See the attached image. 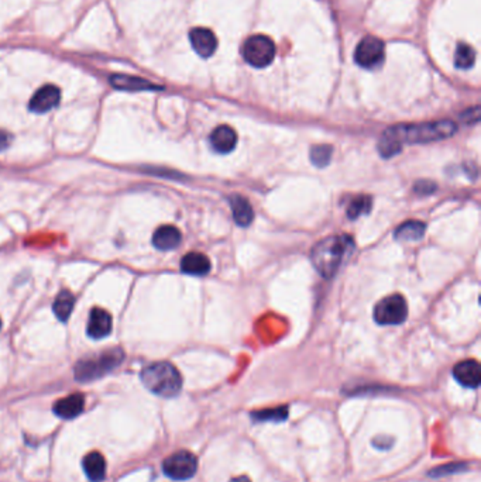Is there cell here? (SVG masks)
I'll return each mask as SVG.
<instances>
[{"mask_svg": "<svg viewBox=\"0 0 481 482\" xmlns=\"http://www.w3.org/2000/svg\"><path fill=\"white\" fill-rule=\"evenodd\" d=\"M457 126L450 120H439L419 124H400L390 127L378 142V151L390 158L398 154L404 144H423L452 137Z\"/></svg>", "mask_w": 481, "mask_h": 482, "instance_id": "cell-1", "label": "cell"}, {"mask_svg": "<svg viewBox=\"0 0 481 482\" xmlns=\"http://www.w3.org/2000/svg\"><path fill=\"white\" fill-rule=\"evenodd\" d=\"M355 250V243L350 236H331L319 241L310 251V260L316 271L324 278L336 275L342 264Z\"/></svg>", "mask_w": 481, "mask_h": 482, "instance_id": "cell-2", "label": "cell"}, {"mask_svg": "<svg viewBox=\"0 0 481 482\" xmlns=\"http://www.w3.org/2000/svg\"><path fill=\"white\" fill-rule=\"evenodd\" d=\"M144 387L163 398H174L181 392L183 377L180 371L170 363H154L141 371Z\"/></svg>", "mask_w": 481, "mask_h": 482, "instance_id": "cell-3", "label": "cell"}, {"mask_svg": "<svg viewBox=\"0 0 481 482\" xmlns=\"http://www.w3.org/2000/svg\"><path fill=\"white\" fill-rule=\"evenodd\" d=\"M124 360V353L120 349H110L98 356L84 359L75 366V380L79 382H91L99 380L117 368Z\"/></svg>", "mask_w": 481, "mask_h": 482, "instance_id": "cell-4", "label": "cell"}, {"mask_svg": "<svg viewBox=\"0 0 481 482\" xmlns=\"http://www.w3.org/2000/svg\"><path fill=\"white\" fill-rule=\"evenodd\" d=\"M242 55L249 65L254 68H265L275 58V44L267 36H251L243 43Z\"/></svg>", "mask_w": 481, "mask_h": 482, "instance_id": "cell-5", "label": "cell"}, {"mask_svg": "<svg viewBox=\"0 0 481 482\" xmlns=\"http://www.w3.org/2000/svg\"><path fill=\"white\" fill-rule=\"evenodd\" d=\"M408 316V304L404 296L391 295L380 300L374 307V320L378 325H401Z\"/></svg>", "mask_w": 481, "mask_h": 482, "instance_id": "cell-6", "label": "cell"}, {"mask_svg": "<svg viewBox=\"0 0 481 482\" xmlns=\"http://www.w3.org/2000/svg\"><path fill=\"white\" fill-rule=\"evenodd\" d=\"M197 469L198 460L192 453L187 450H181L171 454L163 462L164 474L176 481H185L192 478L197 474Z\"/></svg>", "mask_w": 481, "mask_h": 482, "instance_id": "cell-7", "label": "cell"}, {"mask_svg": "<svg viewBox=\"0 0 481 482\" xmlns=\"http://www.w3.org/2000/svg\"><path fill=\"white\" fill-rule=\"evenodd\" d=\"M386 57L384 43L374 36H366L355 50V61L364 69L378 68Z\"/></svg>", "mask_w": 481, "mask_h": 482, "instance_id": "cell-8", "label": "cell"}, {"mask_svg": "<svg viewBox=\"0 0 481 482\" xmlns=\"http://www.w3.org/2000/svg\"><path fill=\"white\" fill-rule=\"evenodd\" d=\"M61 100V91L55 85H44L30 100V110L34 113H47L57 107Z\"/></svg>", "mask_w": 481, "mask_h": 482, "instance_id": "cell-9", "label": "cell"}, {"mask_svg": "<svg viewBox=\"0 0 481 482\" xmlns=\"http://www.w3.org/2000/svg\"><path fill=\"white\" fill-rule=\"evenodd\" d=\"M190 41L194 51L202 58L212 57L218 48V39L215 33L205 27L192 29L190 33Z\"/></svg>", "mask_w": 481, "mask_h": 482, "instance_id": "cell-10", "label": "cell"}, {"mask_svg": "<svg viewBox=\"0 0 481 482\" xmlns=\"http://www.w3.org/2000/svg\"><path fill=\"white\" fill-rule=\"evenodd\" d=\"M88 335L89 337L99 340L105 339L112 333V316L102 307H93L88 319Z\"/></svg>", "mask_w": 481, "mask_h": 482, "instance_id": "cell-11", "label": "cell"}, {"mask_svg": "<svg viewBox=\"0 0 481 482\" xmlns=\"http://www.w3.org/2000/svg\"><path fill=\"white\" fill-rule=\"evenodd\" d=\"M453 375L456 381L466 388H477L481 382L480 364L474 360H466L456 364Z\"/></svg>", "mask_w": 481, "mask_h": 482, "instance_id": "cell-12", "label": "cell"}, {"mask_svg": "<svg viewBox=\"0 0 481 482\" xmlns=\"http://www.w3.org/2000/svg\"><path fill=\"white\" fill-rule=\"evenodd\" d=\"M85 408V398L81 394H72L54 403V413L61 419H75L82 413Z\"/></svg>", "mask_w": 481, "mask_h": 482, "instance_id": "cell-13", "label": "cell"}, {"mask_svg": "<svg viewBox=\"0 0 481 482\" xmlns=\"http://www.w3.org/2000/svg\"><path fill=\"white\" fill-rule=\"evenodd\" d=\"M209 140H211L212 148L216 152L229 154L230 151L235 149L237 144V134L229 126H219L212 131Z\"/></svg>", "mask_w": 481, "mask_h": 482, "instance_id": "cell-14", "label": "cell"}, {"mask_svg": "<svg viewBox=\"0 0 481 482\" xmlns=\"http://www.w3.org/2000/svg\"><path fill=\"white\" fill-rule=\"evenodd\" d=\"M183 234L174 226H162L158 227L152 236V244L157 250L170 251L177 248L181 244Z\"/></svg>", "mask_w": 481, "mask_h": 482, "instance_id": "cell-15", "label": "cell"}, {"mask_svg": "<svg viewBox=\"0 0 481 482\" xmlns=\"http://www.w3.org/2000/svg\"><path fill=\"white\" fill-rule=\"evenodd\" d=\"M110 85L117 91H127V92H141V91H159L162 86H157L150 81L143 78L129 76V75H112Z\"/></svg>", "mask_w": 481, "mask_h": 482, "instance_id": "cell-16", "label": "cell"}, {"mask_svg": "<svg viewBox=\"0 0 481 482\" xmlns=\"http://www.w3.org/2000/svg\"><path fill=\"white\" fill-rule=\"evenodd\" d=\"M82 467L88 479L92 482H102L106 476V461L105 457L98 451L86 454L82 461Z\"/></svg>", "mask_w": 481, "mask_h": 482, "instance_id": "cell-17", "label": "cell"}, {"mask_svg": "<svg viewBox=\"0 0 481 482\" xmlns=\"http://www.w3.org/2000/svg\"><path fill=\"white\" fill-rule=\"evenodd\" d=\"M181 271L194 276H204L211 271V261L201 253H190L181 260Z\"/></svg>", "mask_w": 481, "mask_h": 482, "instance_id": "cell-18", "label": "cell"}, {"mask_svg": "<svg viewBox=\"0 0 481 482\" xmlns=\"http://www.w3.org/2000/svg\"><path fill=\"white\" fill-rule=\"evenodd\" d=\"M229 203L232 208V215H233L235 222L242 227L250 226L254 219V212L250 202L240 195H233L229 198Z\"/></svg>", "mask_w": 481, "mask_h": 482, "instance_id": "cell-19", "label": "cell"}, {"mask_svg": "<svg viewBox=\"0 0 481 482\" xmlns=\"http://www.w3.org/2000/svg\"><path fill=\"white\" fill-rule=\"evenodd\" d=\"M74 306H75V297L72 295L71 290L68 289H62L54 303H53V310H54V314L57 316V319L60 321H62V323H65V321L70 319L72 310H74Z\"/></svg>", "mask_w": 481, "mask_h": 482, "instance_id": "cell-20", "label": "cell"}, {"mask_svg": "<svg viewBox=\"0 0 481 482\" xmlns=\"http://www.w3.org/2000/svg\"><path fill=\"white\" fill-rule=\"evenodd\" d=\"M426 226L418 220H409L395 230V239L401 241H416L425 236Z\"/></svg>", "mask_w": 481, "mask_h": 482, "instance_id": "cell-21", "label": "cell"}, {"mask_svg": "<svg viewBox=\"0 0 481 482\" xmlns=\"http://www.w3.org/2000/svg\"><path fill=\"white\" fill-rule=\"evenodd\" d=\"M475 61V51L473 47H470L468 44L460 43L456 48L454 53V65L459 69H468L474 65Z\"/></svg>", "mask_w": 481, "mask_h": 482, "instance_id": "cell-22", "label": "cell"}, {"mask_svg": "<svg viewBox=\"0 0 481 482\" xmlns=\"http://www.w3.org/2000/svg\"><path fill=\"white\" fill-rule=\"evenodd\" d=\"M251 417L257 422H282L288 417V408L279 406V408L253 412Z\"/></svg>", "mask_w": 481, "mask_h": 482, "instance_id": "cell-23", "label": "cell"}, {"mask_svg": "<svg viewBox=\"0 0 481 482\" xmlns=\"http://www.w3.org/2000/svg\"><path fill=\"white\" fill-rule=\"evenodd\" d=\"M370 210H371V198L362 195V196L355 198L350 202L349 209H348V216H349V219L355 220L363 215H367Z\"/></svg>", "mask_w": 481, "mask_h": 482, "instance_id": "cell-24", "label": "cell"}, {"mask_svg": "<svg viewBox=\"0 0 481 482\" xmlns=\"http://www.w3.org/2000/svg\"><path fill=\"white\" fill-rule=\"evenodd\" d=\"M332 158L331 145H315L310 148V161L316 167H327Z\"/></svg>", "mask_w": 481, "mask_h": 482, "instance_id": "cell-25", "label": "cell"}, {"mask_svg": "<svg viewBox=\"0 0 481 482\" xmlns=\"http://www.w3.org/2000/svg\"><path fill=\"white\" fill-rule=\"evenodd\" d=\"M466 465L464 464H449V465H442L437 467L435 469L430 471L432 476H442V475H449V474H456L460 472L461 469H464Z\"/></svg>", "mask_w": 481, "mask_h": 482, "instance_id": "cell-26", "label": "cell"}, {"mask_svg": "<svg viewBox=\"0 0 481 482\" xmlns=\"http://www.w3.org/2000/svg\"><path fill=\"white\" fill-rule=\"evenodd\" d=\"M435 184H432V182H418L416 184V187H415V191L418 192V194H432L433 191H435Z\"/></svg>", "mask_w": 481, "mask_h": 482, "instance_id": "cell-27", "label": "cell"}, {"mask_svg": "<svg viewBox=\"0 0 481 482\" xmlns=\"http://www.w3.org/2000/svg\"><path fill=\"white\" fill-rule=\"evenodd\" d=\"M12 142V135L5 131V130H0V152L5 151Z\"/></svg>", "mask_w": 481, "mask_h": 482, "instance_id": "cell-28", "label": "cell"}, {"mask_svg": "<svg viewBox=\"0 0 481 482\" xmlns=\"http://www.w3.org/2000/svg\"><path fill=\"white\" fill-rule=\"evenodd\" d=\"M230 482H251V481L249 479V476H244V475H242V476H236V478L230 479Z\"/></svg>", "mask_w": 481, "mask_h": 482, "instance_id": "cell-29", "label": "cell"}, {"mask_svg": "<svg viewBox=\"0 0 481 482\" xmlns=\"http://www.w3.org/2000/svg\"><path fill=\"white\" fill-rule=\"evenodd\" d=\"M0 328H2V320H0Z\"/></svg>", "mask_w": 481, "mask_h": 482, "instance_id": "cell-30", "label": "cell"}]
</instances>
